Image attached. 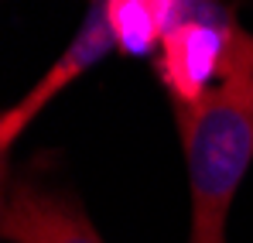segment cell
<instances>
[{
    "label": "cell",
    "instance_id": "3",
    "mask_svg": "<svg viewBox=\"0 0 253 243\" xmlns=\"http://www.w3.org/2000/svg\"><path fill=\"white\" fill-rule=\"evenodd\" d=\"M0 233L7 243H106L85 209L35 182H17L3 202Z\"/></svg>",
    "mask_w": 253,
    "mask_h": 243
},
{
    "label": "cell",
    "instance_id": "1",
    "mask_svg": "<svg viewBox=\"0 0 253 243\" xmlns=\"http://www.w3.org/2000/svg\"><path fill=\"white\" fill-rule=\"evenodd\" d=\"M178 110L188 171V243H226L233 199L253 164V72L229 76Z\"/></svg>",
    "mask_w": 253,
    "mask_h": 243
},
{
    "label": "cell",
    "instance_id": "2",
    "mask_svg": "<svg viewBox=\"0 0 253 243\" xmlns=\"http://www.w3.org/2000/svg\"><path fill=\"white\" fill-rule=\"evenodd\" d=\"M113 48H117V38H113V28H110L106 0H92L85 21L79 24V31L72 35V41L65 45V51L44 69L42 79L0 117V151L10 154V147L17 144V137L48 110V103L58 93H65L76 79H83L89 69H96Z\"/></svg>",
    "mask_w": 253,
    "mask_h": 243
},
{
    "label": "cell",
    "instance_id": "4",
    "mask_svg": "<svg viewBox=\"0 0 253 243\" xmlns=\"http://www.w3.org/2000/svg\"><path fill=\"white\" fill-rule=\"evenodd\" d=\"M117 48L126 55H151L161 48V24L147 0H106Z\"/></svg>",
    "mask_w": 253,
    "mask_h": 243
}]
</instances>
